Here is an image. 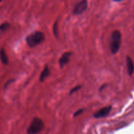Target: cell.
<instances>
[{
  "label": "cell",
  "instance_id": "obj_1",
  "mask_svg": "<svg viewBox=\"0 0 134 134\" xmlns=\"http://www.w3.org/2000/svg\"><path fill=\"white\" fill-rule=\"evenodd\" d=\"M45 39L44 34L42 31H36L30 34L26 38V41L30 48H34L43 43Z\"/></svg>",
  "mask_w": 134,
  "mask_h": 134
},
{
  "label": "cell",
  "instance_id": "obj_2",
  "mask_svg": "<svg viewBox=\"0 0 134 134\" xmlns=\"http://www.w3.org/2000/svg\"><path fill=\"white\" fill-rule=\"evenodd\" d=\"M122 41L121 33L119 30H114L112 32L110 40L109 47L112 54H116L120 50Z\"/></svg>",
  "mask_w": 134,
  "mask_h": 134
},
{
  "label": "cell",
  "instance_id": "obj_3",
  "mask_svg": "<svg viewBox=\"0 0 134 134\" xmlns=\"http://www.w3.org/2000/svg\"><path fill=\"white\" fill-rule=\"evenodd\" d=\"M44 127V122L41 119L35 117L33 119L27 129V134H38L42 132Z\"/></svg>",
  "mask_w": 134,
  "mask_h": 134
},
{
  "label": "cell",
  "instance_id": "obj_4",
  "mask_svg": "<svg viewBox=\"0 0 134 134\" xmlns=\"http://www.w3.org/2000/svg\"><path fill=\"white\" fill-rule=\"evenodd\" d=\"M88 8V1L86 0L79 1L75 5L72 13L74 15H79L82 14Z\"/></svg>",
  "mask_w": 134,
  "mask_h": 134
},
{
  "label": "cell",
  "instance_id": "obj_5",
  "mask_svg": "<svg viewBox=\"0 0 134 134\" xmlns=\"http://www.w3.org/2000/svg\"><path fill=\"white\" fill-rule=\"evenodd\" d=\"M111 110H112V106H105V107H103V108L100 109L98 110V111H96V112L93 115V116H94V117L96 118V119H100V118L105 117L106 116H107V115L110 113Z\"/></svg>",
  "mask_w": 134,
  "mask_h": 134
},
{
  "label": "cell",
  "instance_id": "obj_6",
  "mask_svg": "<svg viewBox=\"0 0 134 134\" xmlns=\"http://www.w3.org/2000/svg\"><path fill=\"white\" fill-rule=\"evenodd\" d=\"M72 54H73L72 52H65L62 55L60 58L59 59V64H60V68H63L65 65H67L69 63Z\"/></svg>",
  "mask_w": 134,
  "mask_h": 134
},
{
  "label": "cell",
  "instance_id": "obj_7",
  "mask_svg": "<svg viewBox=\"0 0 134 134\" xmlns=\"http://www.w3.org/2000/svg\"><path fill=\"white\" fill-rule=\"evenodd\" d=\"M50 73H51V71H50L49 68H48V65H46L39 76V81L43 82L50 75Z\"/></svg>",
  "mask_w": 134,
  "mask_h": 134
},
{
  "label": "cell",
  "instance_id": "obj_8",
  "mask_svg": "<svg viewBox=\"0 0 134 134\" xmlns=\"http://www.w3.org/2000/svg\"><path fill=\"white\" fill-rule=\"evenodd\" d=\"M126 65L128 68V71L130 75H132L134 72V64L133 60L130 57L127 56L126 57Z\"/></svg>",
  "mask_w": 134,
  "mask_h": 134
},
{
  "label": "cell",
  "instance_id": "obj_9",
  "mask_svg": "<svg viewBox=\"0 0 134 134\" xmlns=\"http://www.w3.org/2000/svg\"><path fill=\"white\" fill-rule=\"evenodd\" d=\"M0 60L4 65H7L9 63V58L5 52V50L3 48L0 49Z\"/></svg>",
  "mask_w": 134,
  "mask_h": 134
},
{
  "label": "cell",
  "instance_id": "obj_10",
  "mask_svg": "<svg viewBox=\"0 0 134 134\" xmlns=\"http://www.w3.org/2000/svg\"><path fill=\"white\" fill-rule=\"evenodd\" d=\"M9 27H10V24L8 22H4L2 24L0 25V33L6 31Z\"/></svg>",
  "mask_w": 134,
  "mask_h": 134
},
{
  "label": "cell",
  "instance_id": "obj_11",
  "mask_svg": "<svg viewBox=\"0 0 134 134\" xmlns=\"http://www.w3.org/2000/svg\"><path fill=\"white\" fill-rule=\"evenodd\" d=\"M58 20H56L53 26V33L56 37H58Z\"/></svg>",
  "mask_w": 134,
  "mask_h": 134
},
{
  "label": "cell",
  "instance_id": "obj_12",
  "mask_svg": "<svg viewBox=\"0 0 134 134\" xmlns=\"http://www.w3.org/2000/svg\"><path fill=\"white\" fill-rule=\"evenodd\" d=\"M81 88H82V86H81V85H77V86H75L74 88H71V90H70V92H69V95H71V94H73V93L79 91L80 89H81Z\"/></svg>",
  "mask_w": 134,
  "mask_h": 134
},
{
  "label": "cell",
  "instance_id": "obj_13",
  "mask_svg": "<svg viewBox=\"0 0 134 134\" xmlns=\"http://www.w3.org/2000/svg\"><path fill=\"white\" fill-rule=\"evenodd\" d=\"M85 111V109H80L77 110V111H75V112L74 113V114H73V117L75 118L77 117V116H79V115H81V114H82Z\"/></svg>",
  "mask_w": 134,
  "mask_h": 134
},
{
  "label": "cell",
  "instance_id": "obj_14",
  "mask_svg": "<svg viewBox=\"0 0 134 134\" xmlns=\"http://www.w3.org/2000/svg\"><path fill=\"white\" fill-rule=\"evenodd\" d=\"M106 86H107V84H103V85H102V86H100V88H99V92H101L102 90H104V88L106 87Z\"/></svg>",
  "mask_w": 134,
  "mask_h": 134
},
{
  "label": "cell",
  "instance_id": "obj_15",
  "mask_svg": "<svg viewBox=\"0 0 134 134\" xmlns=\"http://www.w3.org/2000/svg\"><path fill=\"white\" fill-rule=\"evenodd\" d=\"M13 81H14V79H11V80H10V81H8V82H7V83H6V85H5V87H7V85H9V83H10V82H13Z\"/></svg>",
  "mask_w": 134,
  "mask_h": 134
}]
</instances>
